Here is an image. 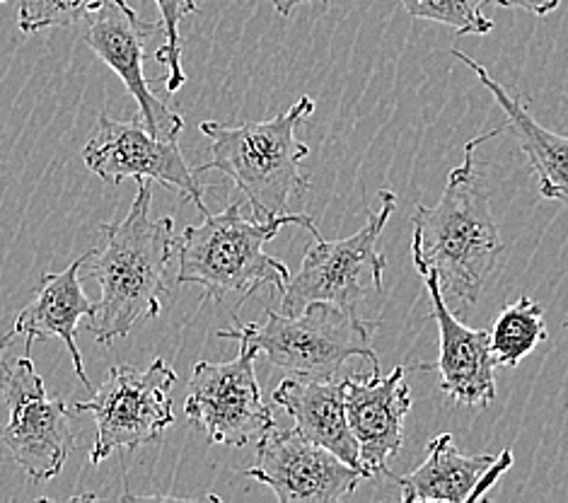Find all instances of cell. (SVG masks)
<instances>
[{"instance_id": "cell-13", "label": "cell", "mask_w": 568, "mask_h": 503, "mask_svg": "<svg viewBox=\"0 0 568 503\" xmlns=\"http://www.w3.org/2000/svg\"><path fill=\"white\" fill-rule=\"evenodd\" d=\"M404 375V365L389 375H381V365H373L371 373L344 380L346 419L358 443V465L365 480L389 474L387 462L399 455L404 445V416L412 412Z\"/></svg>"}, {"instance_id": "cell-6", "label": "cell", "mask_w": 568, "mask_h": 503, "mask_svg": "<svg viewBox=\"0 0 568 503\" xmlns=\"http://www.w3.org/2000/svg\"><path fill=\"white\" fill-rule=\"evenodd\" d=\"M174 383L178 373L165 359H155L145 371L121 363L114 365L88 402H75L73 414L90 412L98 426V439L90 451L92 465H100L121 447L162 443L165 431L174 424Z\"/></svg>"}, {"instance_id": "cell-3", "label": "cell", "mask_w": 568, "mask_h": 503, "mask_svg": "<svg viewBox=\"0 0 568 503\" xmlns=\"http://www.w3.org/2000/svg\"><path fill=\"white\" fill-rule=\"evenodd\" d=\"M201 225H189L174 240L180 256L178 283L204 289L206 301H223L230 293L245 298L264 285L281 291L291 281L288 266L264 252V244L278 235L283 225H301L315 240L322 238L310 213H283L272 221H250L242 215L240 201L227 203L221 213H201Z\"/></svg>"}, {"instance_id": "cell-8", "label": "cell", "mask_w": 568, "mask_h": 503, "mask_svg": "<svg viewBox=\"0 0 568 503\" xmlns=\"http://www.w3.org/2000/svg\"><path fill=\"white\" fill-rule=\"evenodd\" d=\"M0 390L10 412L0 443L32 482L59 477L75 445L73 406L51 398L30 356L10 365L0 359Z\"/></svg>"}, {"instance_id": "cell-10", "label": "cell", "mask_w": 568, "mask_h": 503, "mask_svg": "<svg viewBox=\"0 0 568 503\" xmlns=\"http://www.w3.org/2000/svg\"><path fill=\"white\" fill-rule=\"evenodd\" d=\"M83 160L88 170L106 184H119L126 177L136 182H158L174 189L184 201H192L201 213L209 211L204 203L206 187L199 182L196 170L186 165L180 139H155L141 117L119 121L110 114H100L98 131L88 141Z\"/></svg>"}, {"instance_id": "cell-7", "label": "cell", "mask_w": 568, "mask_h": 503, "mask_svg": "<svg viewBox=\"0 0 568 503\" xmlns=\"http://www.w3.org/2000/svg\"><path fill=\"white\" fill-rule=\"evenodd\" d=\"M381 211H371L368 223L358 233L346 240L327 242L317 238L310 244L301 271L291 276L283 289L281 312L283 315H301L310 303H334L351 315H356V305L365 295L363 274H371L373 285L383 291V274L387 269V256L377 250L383 230L395 213L397 197L381 192Z\"/></svg>"}, {"instance_id": "cell-14", "label": "cell", "mask_w": 568, "mask_h": 503, "mask_svg": "<svg viewBox=\"0 0 568 503\" xmlns=\"http://www.w3.org/2000/svg\"><path fill=\"white\" fill-rule=\"evenodd\" d=\"M422 274L430 298V318L440 332V356L424 369L440 373V392L457 404L489 406L496 400V359L491 351V334L471 330L459 322L445 303L438 274L433 269H416Z\"/></svg>"}, {"instance_id": "cell-16", "label": "cell", "mask_w": 568, "mask_h": 503, "mask_svg": "<svg viewBox=\"0 0 568 503\" xmlns=\"http://www.w3.org/2000/svg\"><path fill=\"white\" fill-rule=\"evenodd\" d=\"M274 404L283 406L305 439L339 455L346 465L361 470L358 443L348 429L344 380L288 378L274 390ZM363 474V472H361Z\"/></svg>"}, {"instance_id": "cell-24", "label": "cell", "mask_w": 568, "mask_h": 503, "mask_svg": "<svg viewBox=\"0 0 568 503\" xmlns=\"http://www.w3.org/2000/svg\"><path fill=\"white\" fill-rule=\"evenodd\" d=\"M494 3L500 8H516V10L532 12L535 18H547L549 12H554L561 6V0H494Z\"/></svg>"}, {"instance_id": "cell-27", "label": "cell", "mask_w": 568, "mask_h": 503, "mask_svg": "<svg viewBox=\"0 0 568 503\" xmlns=\"http://www.w3.org/2000/svg\"><path fill=\"white\" fill-rule=\"evenodd\" d=\"M6 3V0H0V6H3Z\"/></svg>"}, {"instance_id": "cell-20", "label": "cell", "mask_w": 568, "mask_h": 503, "mask_svg": "<svg viewBox=\"0 0 568 503\" xmlns=\"http://www.w3.org/2000/svg\"><path fill=\"white\" fill-rule=\"evenodd\" d=\"M484 3L489 0H402L412 18L440 22L455 30L457 37L494 32V22L484 16Z\"/></svg>"}, {"instance_id": "cell-12", "label": "cell", "mask_w": 568, "mask_h": 503, "mask_svg": "<svg viewBox=\"0 0 568 503\" xmlns=\"http://www.w3.org/2000/svg\"><path fill=\"white\" fill-rule=\"evenodd\" d=\"M242 474L266 484L281 503L346 501L365 480L361 470L305 439L295 426L278 429L276 424L260 436L254 465Z\"/></svg>"}, {"instance_id": "cell-21", "label": "cell", "mask_w": 568, "mask_h": 503, "mask_svg": "<svg viewBox=\"0 0 568 503\" xmlns=\"http://www.w3.org/2000/svg\"><path fill=\"white\" fill-rule=\"evenodd\" d=\"M162 18V30H165V44L155 51V61L168 66V92H178L184 85V71H182V37H180V22L199 12L196 0H155Z\"/></svg>"}, {"instance_id": "cell-28", "label": "cell", "mask_w": 568, "mask_h": 503, "mask_svg": "<svg viewBox=\"0 0 568 503\" xmlns=\"http://www.w3.org/2000/svg\"><path fill=\"white\" fill-rule=\"evenodd\" d=\"M566 328H568V320H566Z\"/></svg>"}, {"instance_id": "cell-23", "label": "cell", "mask_w": 568, "mask_h": 503, "mask_svg": "<svg viewBox=\"0 0 568 503\" xmlns=\"http://www.w3.org/2000/svg\"><path fill=\"white\" fill-rule=\"evenodd\" d=\"M510 467H513V451H504L494 460V465L486 470L481 482L475 489V494H471V501H484L486 496H489V489L500 480V474Z\"/></svg>"}, {"instance_id": "cell-2", "label": "cell", "mask_w": 568, "mask_h": 503, "mask_svg": "<svg viewBox=\"0 0 568 503\" xmlns=\"http://www.w3.org/2000/svg\"><path fill=\"white\" fill-rule=\"evenodd\" d=\"M151 184L139 182V194L124 221L100 223L102 250L85 252L88 276L100 283L90 332L102 346L114 344L139 324L160 315V298L170 295L168 264L174 250L172 219H151Z\"/></svg>"}, {"instance_id": "cell-11", "label": "cell", "mask_w": 568, "mask_h": 503, "mask_svg": "<svg viewBox=\"0 0 568 503\" xmlns=\"http://www.w3.org/2000/svg\"><path fill=\"white\" fill-rule=\"evenodd\" d=\"M90 22L83 42L124 80L133 100L139 102V117L155 139H180L184 119L172 112L151 90L143 63L158 37H165L162 22H145L126 0H98L90 10Z\"/></svg>"}, {"instance_id": "cell-19", "label": "cell", "mask_w": 568, "mask_h": 503, "mask_svg": "<svg viewBox=\"0 0 568 503\" xmlns=\"http://www.w3.org/2000/svg\"><path fill=\"white\" fill-rule=\"evenodd\" d=\"M489 334L496 369H518V363L549 336L545 310L530 295H520L516 303L500 310Z\"/></svg>"}, {"instance_id": "cell-5", "label": "cell", "mask_w": 568, "mask_h": 503, "mask_svg": "<svg viewBox=\"0 0 568 503\" xmlns=\"http://www.w3.org/2000/svg\"><path fill=\"white\" fill-rule=\"evenodd\" d=\"M233 320L235 328L221 330L219 339H245L276 369L295 378H334L348 359L356 356L381 365L375 349H371V334L377 322L361 320L334 303H310L301 315L266 310L264 324H245L237 315Z\"/></svg>"}, {"instance_id": "cell-25", "label": "cell", "mask_w": 568, "mask_h": 503, "mask_svg": "<svg viewBox=\"0 0 568 503\" xmlns=\"http://www.w3.org/2000/svg\"><path fill=\"white\" fill-rule=\"evenodd\" d=\"M305 3H327V0H272V6L283 18H288L297 6H305Z\"/></svg>"}, {"instance_id": "cell-18", "label": "cell", "mask_w": 568, "mask_h": 503, "mask_svg": "<svg viewBox=\"0 0 568 503\" xmlns=\"http://www.w3.org/2000/svg\"><path fill=\"white\" fill-rule=\"evenodd\" d=\"M494 455H463L450 433L428 443L426 460L414 472L397 477L404 503L450 501L471 503L477 484L494 465Z\"/></svg>"}, {"instance_id": "cell-4", "label": "cell", "mask_w": 568, "mask_h": 503, "mask_svg": "<svg viewBox=\"0 0 568 503\" xmlns=\"http://www.w3.org/2000/svg\"><path fill=\"white\" fill-rule=\"evenodd\" d=\"M315 102L303 94L288 112L266 121L227 127L219 121H201V133L211 141V160L196 174L219 170L235 182L237 192L250 201L256 221H272L288 213L293 197L310 189V177L301 162L310 145L297 139V127L313 117Z\"/></svg>"}, {"instance_id": "cell-1", "label": "cell", "mask_w": 568, "mask_h": 503, "mask_svg": "<svg viewBox=\"0 0 568 503\" xmlns=\"http://www.w3.org/2000/svg\"><path fill=\"white\" fill-rule=\"evenodd\" d=\"M506 129L477 135L465 145V160L448 174L436 207H416L412 215V260L416 269H433L443 293L471 308L484 291L506 244L491 215L489 194L477 174V148Z\"/></svg>"}, {"instance_id": "cell-15", "label": "cell", "mask_w": 568, "mask_h": 503, "mask_svg": "<svg viewBox=\"0 0 568 503\" xmlns=\"http://www.w3.org/2000/svg\"><path fill=\"white\" fill-rule=\"evenodd\" d=\"M83 264L85 254L78 256L69 269L59 271V274H44L39 279L34 301L30 305H24L8 334L12 339L18 334H24L27 351L32 349L37 339H61L65 344V351L71 353L73 369L80 378V383L92 392L85 373V363L75 342L78 322L83 318L90 320L94 315V303L85 295L83 285H80V269H83Z\"/></svg>"}, {"instance_id": "cell-9", "label": "cell", "mask_w": 568, "mask_h": 503, "mask_svg": "<svg viewBox=\"0 0 568 503\" xmlns=\"http://www.w3.org/2000/svg\"><path fill=\"white\" fill-rule=\"evenodd\" d=\"M233 361H199L189 378L184 414L215 445L242 447L272 429L274 412L262 400L254 361L260 349L240 339Z\"/></svg>"}, {"instance_id": "cell-22", "label": "cell", "mask_w": 568, "mask_h": 503, "mask_svg": "<svg viewBox=\"0 0 568 503\" xmlns=\"http://www.w3.org/2000/svg\"><path fill=\"white\" fill-rule=\"evenodd\" d=\"M98 0H22L18 24L24 34L49 30V27H71L90 16Z\"/></svg>"}, {"instance_id": "cell-17", "label": "cell", "mask_w": 568, "mask_h": 503, "mask_svg": "<svg viewBox=\"0 0 568 503\" xmlns=\"http://www.w3.org/2000/svg\"><path fill=\"white\" fill-rule=\"evenodd\" d=\"M455 59L463 61L469 71H475L479 83L491 92L506 114V129L518 135L525 155L530 158V165L537 174L539 194L549 201H559L568 209V135H559L545 129L539 121L525 110L520 98L510 94L481 63H477L469 53L453 49Z\"/></svg>"}, {"instance_id": "cell-26", "label": "cell", "mask_w": 568, "mask_h": 503, "mask_svg": "<svg viewBox=\"0 0 568 503\" xmlns=\"http://www.w3.org/2000/svg\"><path fill=\"white\" fill-rule=\"evenodd\" d=\"M10 342H12V336H10V334H3V336H0V359H3V353H6V349L10 346Z\"/></svg>"}]
</instances>
